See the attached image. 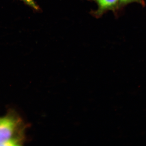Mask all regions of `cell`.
I'll return each instance as SVG.
<instances>
[{
  "label": "cell",
  "mask_w": 146,
  "mask_h": 146,
  "mask_svg": "<svg viewBox=\"0 0 146 146\" xmlns=\"http://www.w3.org/2000/svg\"><path fill=\"white\" fill-rule=\"evenodd\" d=\"M25 125L15 111L0 117V146L21 145L25 141Z\"/></svg>",
  "instance_id": "6da1fadb"
},
{
  "label": "cell",
  "mask_w": 146,
  "mask_h": 146,
  "mask_svg": "<svg viewBox=\"0 0 146 146\" xmlns=\"http://www.w3.org/2000/svg\"><path fill=\"white\" fill-rule=\"evenodd\" d=\"M97 3L98 9L96 14L100 15L106 11L114 10L119 5V0H94Z\"/></svg>",
  "instance_id": "7a4b0ae2"
},
{
  "label": "cell",
  "mask_w": 146,
  "mask_h": 146,
  "mask_svg": "<svg viewBox=\"0 0 146 146\" xmlns=\"http://www.w3.org/2000/svg\"><path fill=\"white\" fill-rule=\"evenodd\" d=\"M133 2H137L143 4V0H119L120 5H124Z\"/></svg>",
  "instance_id": "3957f363"
},
{
  "label": "cell",
  "mask_w": 146,
  "mask_h": 146,
  "mask_svg": "<svg viewBox=\"0 0 146 146\" xmlns=\"http://www.w3.org/2000/svg\"><path fill=\"white\" fill-rule=\"evenodd\" d=\"M21 1L36 10H38L39 9L37 5L35 2L34 0H21Z\"/></svg>",
  "instance_id": "277c9868"
}]
</instances>
